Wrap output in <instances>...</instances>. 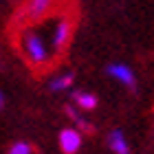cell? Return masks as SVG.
<instances>
[{
    "instance_id": "cell-8",
    "label": "cell",
    "mask_w": 154,
    "mask_h": 154,
    "mask_svg": "<svg viewBox=\"0 0 154 154\" xmlns=\"http://www.w3.org/2000/svg\"><path fill=\"white\" fill-rule=\"evenodd\" d=\"M73 84V75H62V77H55V79L48 84V88L51 90H64V88H68Z\"/></svg>"
},
{
    "instance_id": "cell-9",
    "label": "cell",
    "mask_w": 154,
    "mask_h": 154,
    "mask_svg": "<svg viewBox=\"0 0 154 154\" xmlns=\"http://www.w3.org/2000/svg\"><path fill=\"white\" fill-rule=\"evenodd\" d=\"M9 152H11V154H31L33 150H31V145H29V143H16Z\"/></svg>"
},
{
    "instance_id": "cell-4",
    "label": "cell",
    "mask_w": 154,
    "mask_h": 154,
    "mask_svg": "<svg viewBox=\"0 0 154 154\" xmlns=\"http://www.w3.org/2000/svg\"><path fill=\"white\" fill-rule=\"evenodd\" d=\"M68 38H71V24H68L66 20H62V22L55 26V38H53V46H55V51H62V48L66 46Z\"/></svg>"
},
{
    "instance_id": "cell-5",
    "label": "cell",
    "mask_w": 154,
    "mask_h": 154,
    "mask_svg": "<svg viewBox=\"0 0 154 154\" xmlns=\"http://www.w3.org/2000/svg\"><path fill=\"white\" fill-rule=\"evenodd\" d=\"M108 145H110V150L117 152V154H128V143H125V139L121 134V130H115L112 134L108 137Z\"/></svg>"
},
{
    "instance_id": "cell-6",
    "label": "cell",
    "mask_w": 154,
    "mask_h": 154,
    "mask_svg": "<svg viewBox=\"0 0 154 154\" xmlns=\"http://www.w3.org/2000/svg\"><path fill=\"white\" fill-rule=\"evenodd\" d=\"M51 5H53V0H31L26 13H29V18H42L48 9H51Z\"/></svg>"
},
{
    "instance_id": "cell-7",
    "label": "cell",
    "mask_w": 154,
    "mask_h": 154,
    "mask_svg": "<svg viewBox=\"0 0 154 154\" xmlns=\"http://www.w3.org/2000/svg\"><path fill=\"white\" fill-rule=\"evenodd\" d=\"M73 97L79 103V108H84V110H93L97 106V97L90 95V93H73Z\"/></svg>"
},
{
    "instance_id": "cell-3",
    "label": "cell",
    "mask_w": 154,
    "mask_h": 154,
    "mask_svg": "<svg viewBox=\"0 0 154 154\" xmlns=\"http://www.w3.org/2000/svg\"><path fill=\"white\" fill-rule=\"evenodd\" d=\"M108 75L115 77V79H119L121 84H125V86L134 88V73H132L128 66H123V64H112V66H108Z\"/></svg>"
},
{
    "instance_id": "cell-2",
    "label": "cell",
    "mask_w": 154,
    "mask_h": 154,
    "mask_svg": "<svg viewBox=\"0 0 154 154\" xmlns=\"http://www.w3.org/2000/svg\"><path fill=\"white\" fill-rule=\"evenodd\" d=\"M79 145H82V137H79L77 130H62V134H60V148H62V152L73 154V152L79 150Z\"/></svg>"
},
{
    "instance_id": "cell-1",
    "label": "cell",
    "mask_w": 154,
    "mask_h": 154,
    "mask_svg": "<svg viewBox=\"0 0 154 154\" xmlns=\"http://www.w3.org/2000/svg\"><path fill=\"white\" fill-rule=\"evenodd\" d=\"M22 48H24V53H26V57L31 60V64H44L46 62V48L44 44H42V40L35 35V33H29L26 31L24 35H22Z\"/></svg>"
},
{
    "instance_id": "cell-10",
    "label": "cell",
    "mask_w": 154,
    "mask_h": 154,
    "mask_svg": "<svg viewBox=\"0 0 154 154\" xmlns=\"http://www.w3.org/2000/svg\"><path fill=\"white\" fill-rule=\"evenodd\" d=\"M2 103H5V97H2V93H0V108H2Z\"/></svg>"
}]
</instances>
